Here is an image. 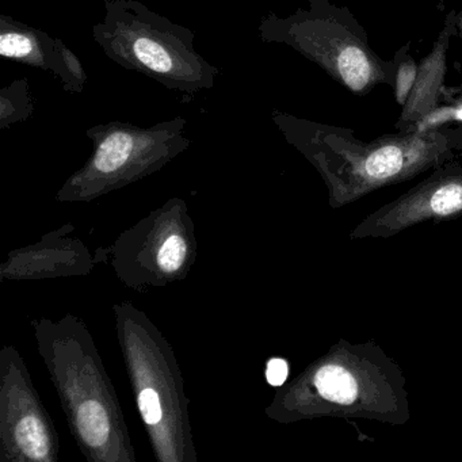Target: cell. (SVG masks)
Instances as JSON below:
<instances>
[{
    "label": "cell",
    "mask_w": 462,
    "mask_h": 462,
    "mask_svg": "<svg viewBox=\"0 0 462 462\" xmlns=\"http://www.w3.org/2000/svg\"><path fill=\"white\" fill-rule=\"evenodd\" d=\"M272 120L289 144L318 170L334 209L462 158V125L396 132L364 142L351 129L280 110L272 113Z\"/></svg>",
    "instance_id": "6da1fadb"
},
{
    "label": "cell",
    "mask_w": 462,
    "mask_h": 462,
    "mask_svg": "<svg viewBox=\"0 0 462 462\" xmlns=\"http://www.w3.org/2000/svg\"><path fill=\"white\" fill-rule=\"evenodd\" d=\"M407 378L377 343L339 339L300 383V413L312 418L366 419L391 426L410 421Z\"/></svg>",
    "instance_id": "7a4b0ae2"
},
{
    "label": "cell",
    "mask_w": 462,
    "mask_h": 462,
    "mask_svg": "<svg viewBox=\"0 0 462 462\" xmlns=\"http://www.w3.org/2000/svg\"><path fill=\"white\" fill-rule=\"evenodd\" d=\"M104 6L93 39L109 60L185 96L215 88L220 71L197 52L193 31L139 0H104Z\"/></svg>",
    "instance_id": "3957f363"
},
{
    "label": "cell",
    "mask_w": 462,
    "mask_h": 462,
    "mask_svg": "<svg viewBox=\"0 0 462 462\" xmlns=\"http://www.w3.org/2000/svg\"><path fill=\"white\" fill-rule=\"evenodd\" d=\"M258 36L264 44L296 51L354 96L366 97L377 86L394 88V59L378 56L350 9L329 0H308L307 9L286 17L269 13L259 23Z\"/></svg>",
    "instance_id": "277c9868"
},
{
    "label": "cell",
    "mask_w": 462,
    "mask_h": 462,
    "mask_svg": "<svg viewBox=\"0 0 462 462\" xmlns=\"http://www.w3.org/2000/svg\"><path fill=\"white\" fill-rule=\"evenodd\" d=\"M462 217V163L450 162L432 170L418 185L367 215L351 240L389 239L420 224Z\"/></svg>",
    "instance_id": "5b68a950"
},
{
    "label": "cell",
    "mask_w": 462,
    "mask_h": 462,
    "mask_svg": "<svg viewBox=\"0 0 462 462\" xmlns=\"http://www.w3.org/2000/svg\"><path fill=\"white\" fill-rule=\"evenodd\" d=\"M186 125L188 121L180 116L150 128L123 121L98 124L88 131L94 143L88 171L113 177L132 171L134 167L144 170L163 163L190 143L185 136Z\"/></svg>",
    "instance_id": "8992f818"
},
{
    "label": "cell",
    "mask_w": 462,
    "mask_h": 462,
    "mask_svg": "<svg viewBox=\"0 0 462 462\" xmlns=\"http://www.w3.org/2000/svg\"><path fill=\"white\" fill-rule=\"evenodd\" d=\"M456 15L457 10H450L446 14L442 29L432 44L431 51L418 64V74L412 90L394 124V129L400 134L410 132L439 102L440 93L445 88L450 42L457 34Z\"/></svg>",
    "instance_id": "52a82bcc"
},
{
    "label": "cell",
    "mask_w": 462,
    "mask_h": 462,
    "mask_svg": "<svg viewBox=\"0 0 462 462\" xmlns=\"http://www.w3.org/2000/svg\"><path fill=\"white\" fill-rule=\"evenodd\" d=\"M60 42L10 15H0V56L5 60L55 72Z\"/></svg>",
    "instance_id": "ba28073f"
},
{
    "label": "cell",
    "mask_w": 462,
    "mask_h": 462,
    "mask_svg": "<svg viewBox=\"0 0 462 462\" xmlns=\"http://www.w3.org/2000/svg\"><path fill=\"white\" fill-rule=\"evenodd\" d=\"M33 113L34 102L28 80H14L0 90V129L25 123Z\"/></svg>",
    "instance_id": "9c48e42d"
},
{
    "label": "cell",
    "mask_w": 462,
    "mask_h": 462,
    "mask_svg": "<svg viewBox=\"0 0 462 462\" xmlns=\"http://www.w3.org/2000/svg\"><path fill=\"white\" fill-rule=\"evenodd\" d=\"M462 125V85L458 88H443L437 106L424 116L410 132H429L445 126Z\"/></svg>",
    "instance_id": "30bf717a"
},
{
    "label": "cell",
    "mask_w": 462,
    "mask_h": 462,
    "mask_svg": "<svg viewBox=\"0 0 462 462\" xmlns=\"http://www.w3.org/2000/svg\"><path fill=\"white\" fill-rule=\"evenodd\" d=\"M77 423L83 439L94 448L104 445L109 438V415L106 408L96 400H90L80 405Z\"/></svg>",
    "instance_id": "8fae6325"
},
{
    "label": "cell",
    "mask_w": 462,
    "mask_h": 462,
    "mask_svg": "<svg viewBox=\"0 0 462 462\" xmlns=\"http://www.w3.org/2000/svg\"><path fill=\"white\" fill-rule=\"evenodd\" d=\"M15 439L23 453L31 458L44 459L50 453V439L44 424L34 416H26L18 423Z\"/></svg>",
    "instance_id": "7c38bea8"
},
{
    "label": "cell",
    "mask_w": 462,
    "mask_h": 462,
    "mask_svg": "<svg viewBox=\"0 0 462 462\" xmlns=\"http://www.w3.org/2000/svg\"><path fill=\"white\" fill-rule=\"evenodd\" d=\"M53 74L60 80L67 93L80 94L85 91L88 72L80 59L63 42L59 45L58 64Z\"/></svg>",
    "instance_id": "4fadbf2b"
},
{
    "label": "cell",
    "mask_w": 462,
    "mask_h": 462,
    "mask_svg": "<svg viewBox=\"0 0 462 462\" xmlns=\"http://www.w3.org/2000/svg\"><path fill=\"white\" fill-rule=\"evenodd\" d=\"M396 63V80H394L393 96L400 106H404L415 83L418 74V63L411 55V42L400 47L394 53Z\"/></svg>",
    "instance_id": "5bb4252c"
},
{
    "label": "cell",
    "mask_w": 462,
    "mask_h": 462,
    "mask_svg": "<svg viewBox=\"0 0 462 462\" xmlns=\"http://www.w3.org/2000/svg\"><path fill=\"white\" fill-rule=\"evenodd\" d=\"M186 243L177 235H172L162 245L159 251L158 263L161 269L166 273H172L180 269L185 262Z\"/></svg>",
    "instance_id": "9a60e30c"
},
{
    "label": "cell",
    "mask_w": 462,
    "mask_h": 462,
    "mask_svg": "<svg viewBox=\"0 0 462 462\" xmlns=\"http://www.w3.org/2000/svg\"><path fill=\"white\" fill-rule=\"evenodd\" d=\"M139 407L145 423L152 426L161 421L163 410H162L161 397H159L158 392L151 388L144 389L139 396Z\"/></svg>",
    "instance_id": "2e32d148"
},
{
    "label": "cell",
    "mask_w": 462,
    "mask_h": 462,
    "mask_svg": "<svg viewBox=\"0 0 462 462\" xmlns=\"http://www.w3.org/2000/svg\"><path fill=\"white\" fill-rule=\"evenodd\" d=\"M289 374V366L286 361L281 358H274L267 365L266 377L270 385L281 386L285 383Z\"/></svg>",
    "instance_id": "e0dca14e"
},
{
    "label": "cell",
    "mask_w": 462,
    "mask_h": 462,
    "mask_svg": "<svg viewBox=\"0 0 462 462\" xmlns=\"http://www.w3.org/2000/svg\"><path fill=\"white\" fill-rule=\"evenodd\" d=\"M457 36L462 39V7L457 12L456 15Z\"/></svg>",
    "instance_id": "ac0fdd59"
}]
</instances>
